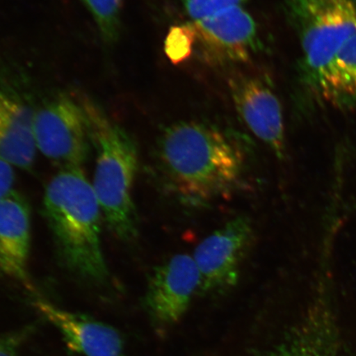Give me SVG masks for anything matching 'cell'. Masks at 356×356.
<instances>
[{
  "instance_id": "1",
  "label": "cell",
  "mask_w": 356,
  "mask_h": 356,
  "mask_svg": "<svg viewBox=\"0 0 356 356\" xmlns=\"http://www.w3.org/2000/svg\"><path fill=\"white\" fill-rule=\"evenodd\" d=\"M160 170L180 197L204 203L229 193L241 181L244 154L211 124L188 121L168 127L158 143Z\"/></svg>"
},
{
  "instance_id": "2",
  "label": "cell",
  "mask_w": 356,
  "mask_h": 356,
  "mask_svg": "<svg viewBox=\"0 0 356 356\" xmlns=\"http://www.w3.org/2000/svg\"><path fill=\"white\" fill-rule=\"evenodd\" d=\"M43 213L67 270L88 282H105L109 270L102 247L104 216L82 168H61L51 178Z\"/></svg>"
},
{
  "instance_id": "3",
  "label": "cell",
  "mask_w": 356,
  "mask_h": 356,
  "mask_svg": "<svg viewBox=\"0 0 356 356\" xmlns=\"http://www.w3.org/2000/svg\"><path fill=\"white\" fill-rule=\"evenodd\" d=\"M82 106L96 150L91 184L104 222L115 238L131 242L139 231L133 197L139 169L136 144L126 130L106 118L99 106L86 101Z\"/></svg>"
},
{
  "instance_id": "4",
  "label": "cell",
  "mask_w": 356,
  "mask_h": 356,
  "mask_svg": "<svg viewBox=\"0 0 356 356\" xmlns=\"http://www.w3.org/2000/svg\"><path fill=\"white\" fill-rule=\"evenodd\" d=\"M301 49L304 82L315 89L334 56L356 33V0H284Z\"/></svg>"
},
{
  "instance_id": "5",
  "label": "cell",
  "mask_w": 356,
  "mask_h": 356,
  "mask_svg": "<svg viewBox=\"0 0 356 356\" xmlns=\"http://www.w3.org/2000/svg\"><path fill=\"white\" fill-rule=\"evenodd\" d=\"M33 133L37 149L60 169L82 168L90 140L82 106L65 95L47 100L34 113Z\"/></svg>"
},
{
  "instance_id": "6",
  "label": "cell",
  "mask_w": 356,
  "mask_h": 356,
  "mask_svg": "<svg viewBox=\"0 0 356 356\" xmlns=\"http://www.w3.org/2000/svg\"><path fill=\"white\" fill-rule=\"evenodd\" d=\"M252 238L251 221L236 217L200 243L193 255L200 275V291L220 292L234 286Z\"/></svg>"
},
{
  "instance_id": "7",
  "label": "cell",
  "mask_w": 356,
  "mask_h": 356,
  "mask_svg": "<svg viewBox=\"0 0 356 356\" xmlns=\"http://www.w3.org/2000/svg\"><path fill=\"white\" fill-rule=\"evenodd\" d=\"M193 44L216 62H243L257 47L254 19L243 6L229 8L188 24Z\"/></svg>"
},
{
  "instance_id": "8",
  "label": "cell",
  "mask_w": 356,
  "mask_h": 356,
  "mask_svg": "<svg viewBox=\"0 0 356 356\" xmlns=\"http://www.w3.org/2000/svg\"><path fill=\"white\" fill-rule=\"evenodd\" d=\"M200 289V275L193 256L181 253L169 258L153 271L145 302L155 322L171 326L184 317Z\"/></svg>"
},
{
  "instance_id": "9",
  "label": "cell",
  "mask_w": 356,
  "mask_h": 356,
  "mask_svg": "<svg viewBox=\"0 0 356 356\" xmlns=\"http://www.w3.org/2000/svg\"><path fill=\"white\" fill-rule=\"evenodd\" d=\"M236 109L253 135L268 146L280 159L286 154L282 105L264 79L238 76L230 82Z\"/></svg>"
},
{
  "instance_id": "10",
  "label": "cell",
  "mask_w": 356,
  "mask_h": 356,
  "mask_svg": "<svg viewBox=\"0 0 356 356\" xmlns=\"http://www.w3.org/2000/svg\"><path fill=\"white\" fill-rule=\"evenodd\" d=\"M33 304L60 332L74 353L80 356H124L122 337L110 325L71 313L42 299L34 300Z\"/></svg>"
},
{
  "instance_id": "11",
  "label": "cell",
  "mask_w": 356,
  "mask_h": 356,
  "mask_svg": "<svg viewBox=\"0 0 356 356\" xmlns=\"http://www.w3.org/2000/svg\"><path fill=\"white\" fill-rule=\"evenodd\" d=\"M31 241L29 204L13 191L0 200V275L33 289L29 271Z\"/></svg>"
},
{
  "instance_id": "12",
  "label": "cell",
  "mask_w": 356,
  "mask_h": 356,
  "mask_svg": "<svg viewBox=\"0 0 356 356\" xmlns=\"http://www.w3.org/2000/svg\"><path fill=\"white\" fill-rule=\"evenodd\" d=\"M34 113L24 102L0 92V158L12 166L29 169L37 153Z\"/></svg>"
},
{
  "instance_id": "13",
  "label": "cell",
  "mask_w": 356,
  "mask_h": 356,
  "mask_svg": "<svg viewBox=\"0 0 356 356\" xmlns=\"http://www.w3.org/2000/svg\"><path fill=\"white\" fill-rule=\"evenodd\" d=\"M314 91L334 108L356 106V33L334 56Z\"/></svg>"
},
{
  "instance_id": "14",
  "label": "cell",
  "mask_w": 356,
  "mask_h": 356,
  "mask_svg": "<svg viewBox=\"0 0 356 356\" xmlns=\"http://www.w3.org/2000/svg\"><path fill=\"white\" fill-rule=\"evenodd\" d=\"M90 13L106 44L118 42L121 32V17L124 0H81Z\"/></svg>"
},
{
  "instance_id": "15",
  "label": "cell",
  "mask_w": 356,
  "mask_h": 356,
  "mask_svg": "<svg viewBox=\"0 0 356 356\" xmlns=\"http://www.w3.org/2000/svg\"><path fill=\"white\" fill-rule=\"evenodd\" d=\"M247 0H184L186 15L191 21H197L229 10L243 6Z\"/></svg>"
},
{
  "instance_id": "16",
  "label": "cell",
  "mask_w": 356,
  "mask_h": 356,
  "mask_svg": "<svg viewBox=\"0 0 356 356\" xmlns=\"http://www.w3.org/2000/svg\"><path fill=\"white\" fill-rule=\"evenodd\" d=\"M193 38L188 25L173 30L167 41V52L173 60H181L189 54Z\"/></svg>"
},
{
  "instance_id": "17",
  "label": "cell",
  "mask_w": 356,
  "mask_h": 356,
  "mask_svg": "<svg viewBox=\"0 0 356 356\" xmlns=\"http://www.w3.org/2000/svg\"><path fill=\"white\" fill-rule=\"evenodd\" d=\"M15 184V172L13 166L0 158V200L13 193Z\"/></svg>"
},
{
  "instance_id": "18",
  "label": "cell",
  "mask_w": 356,
  "mask_h": 356,
  "mask_svg": "<svg viewBox=\"0 0 356 356\" xmlns=\"http://www.w3.org/2000/svg\"><path fill=\"white\" fill-rule=\"evenodd\" d=\"M24 337L22 332L0 336V356H19L17 350Z\"/></svg>"
},
{
  "instance_id": "19",
  "label": "cell",
  "mask_w": 356,
  "mask_h": 356,
  "mask_svg": "<svg viewBox=\"0 0 356 356\" xmlns=\"http://www.w3.org/2000/svg\"><path fill=\"white\" fill-rule=\"evenodd\" d=\"M325 340L322 344L311 343L300 347V350H293V353L287 356H333L330 345L325 343Z\"/></svg>"
}]
</instances>
